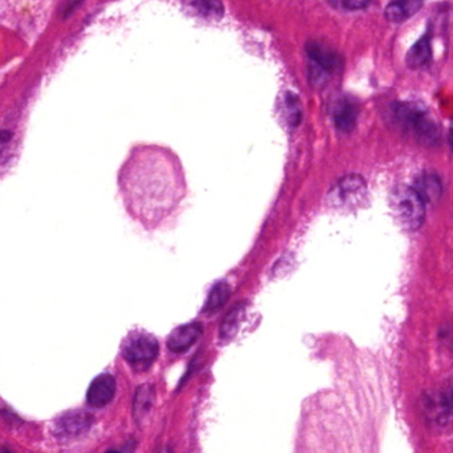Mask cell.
Returning <instances> with one entry per match:
<instances>
[{"label": "cell", "mask_w": 453, "mask_h": 453, "mask_svg": "<svg viewBox=\"0 0 453 453\" xmlns=\"http://www.w3.org/2000/svg\"><path fill=\"white\" fill-rule=\"evenodd\" d=\"M392 110L398 122L416 136L417 140L424 145L433 147L439 143L440 133L438 124L432 114L424 107L415 103H395Z\"/></svg>", "instance_id": "obj_1"}, {"label": "cell", "mask_w": 453, "mask_h": 453, "mask_svg": "<svg viewBox=\"0 0 453 453\" xmlns=\"http://www.w3.org/2000/svg\"><path fill=\"white\" fill-rule=\"evenodd\" d=\"M391 208L398 222L405 230H417L426 217V202L414 188L400 185L391 195Z\"/></svg>", "instance_id": "obj_2"}, {"label": "cell", "mask_w": 453, "mask_h": 453, "mask_svg": "<svg viewBox=\"0 0 453 453\" xmlns=\"http://www.w3.org/2000/svg\"><path fill=\"white\" fill-rule=\"evenodd\" d=\"M157 339L145 332L131 334L123 344L124 359L136 371H145L159 355Z\"/></svg>", "instance_id": "obj_3"}, {"label": "cell", "mask_w": 453, "mask_h": 453, "mask_svg": "<svg viewBox=\"0 0 453 453\" xmlns=\"http://www.w3.org/2000/svg\"><path fill=\"white\" fill-rule=\"evenodd\" d=\"M367 195V185L360 176L348 174L341 178L329 193V202L334 208H356Z\"/></svg>", "instance_id": "obj_4"}, {"label": "cell", "mask_w": 453, "mask_h": 453, "mask_svg": "<svg viewBox=\"0 0 453 453\" xmlns=\"http://www.w3.org/2000/svg\"><path fill=\"white\" fill-rule=\"evenodd\" d=\"M306 52L310 60V77L315 84L324 83L342 64L341 56L335 51L317 41L307 44Z\"/></svg>", "instance_id": "obj_5"}, {"label": "cell", "mask_w": 453, "mask_h": 453, "mask_svg": "<svg viewBox=\"0 0 453 453\" xmlns=\"http://www.w3.org/2000/svg\"><path fill=\"white\" fill-rule=\"evenodd\" d=\"M93 423V416L81 409L70 411L55 421L53 432L59 438H76L84 433Z\"/></svg>", "instance_id": "obj_6"}, {"label": "cell", "mask_w": 453, "mask_h": 453, "mask_svg": "<svg viewBox=\"0 0 453 453\" xmlns=\"http://www.w3.org/2000/svg\"><path fill=\"white\" fill-rule=\"evenodd\" d=\"M116 393V379L110 374H101L91 383L86 392L88 405L101 408L108 405Z\"/></svg>", "instance_id": "obj_7"}, {"label": "cell", "mask_w": 453, "mask_h": 453, "mask_svg": "<svg viewBox=\"0 0 453 453\" xmlns=\"http://www.w3.org/2000/svg\"><path fill=\"white\" fill-rule=\"evenodd\" d=\"M204 331L201 322H190L183 326L176 327L168 336L166 344L173 353H183L188 350L192 344L196 343L198 338Z\"/></svg>", "instance_id": "obj_8"}, {"label": "cell", "mask_w": 453, "mask_h": 453, "mask_svg": "<svg viewBox=\"0 0 453 453\" xmlns=\"http://www.w3.org/2000/svg\"><path fill=\"white\" fill-rule=\"evenodd\" d=\"M331 114L335 126L344 133L354 131L357 123V107L348 98H341L331 107Z\"/></svg>", "instance_id": "obj_9"}, {"label": "cell", "mask_w": 453, "mask_h": 453, "mask_svg": "<svg viewBox=\"0 0 453 453\" xmlns=\"http://www.w3.org/2000/svg\"><path fill=\"white\" fill-rule=\"evenodd\" d=\"M156 390L152 384L145 383L137 387L133 398V416L137 424H141L150 414L152 407L155 405Z\"/></svg>", "instance_id": "obj_10"}, {"label": "cell", "mask_w": 453, "mask_h": 453, "mask_svg": "<svg viewBox=\"0 0 453 453\" xmlns=\"http://www.w3.org/2000/svg\"><path fill=\"white\" fill-rule=\"evenodd\" d=\"M414 189L424 202H436L441 196L440 178L435 173H423L417 177Z\"/></svg>", "instance_id": "obj_11"}, {"label": "cell", "mask_w": 453, "mask_h": 453, "mask_svg": "<svg viewBox=\"0 0 453 453\" xmlns=\"http://www.w3.org/2000/svg\"><path fill=\"white\" fill-rule=\"evenodd\" d=\"M423 6L419 0H408V1H393L386 7V18L392 23H402L414 13H416Z\"/></svg>", "instance_id": "obj_12"}, {"label": "cell", "mask_w": 453, "mask_h": 453, "mask_svg": "<svg viewBox=\"0 0 453 453\" xmlns=\"http://www.w3.org/2000/svg\"><path fill=\"white\" fill-rule=\"evenodd\" d=\"M245 303H238L226 314L220 329V338L222 341H229L235 336L245 317Z\"/></svg>", "instance_id": "obj_13"}, {"label": "cell", "mask_w": 453, "mask_h": 453, "mask_svg": "<svg viewBox=\"0 0 453 453\" xmlns=\"http://www.w3.org/2000/svg\"><path fill=\"white\" fill-rule=\"evenodd\" d=\"M429 58H431V43H429L428 35H426L419 39L408 51L407 65L409 68H420L428 63Z\"/></svg>", "instance_id": "obj_14"}, {"label": "cell", "mask_w": 453, "mask_h": 453, "mask_svg": "<svg viewBox=\"0 0 453 453\" xmlns=\"http://www.w3.org/2000/svg\"><path fill=\"white\" fill-rule=\"evenodd\" d=\"M229 298H230V286L226 282L216 283L209 293L204 311L213 313L220 310L221 307L229 301Z\"/></svg>", "instance_id": "obj_15"}, {"label": "cell", "mask_w": 453, "mask_h": 453, "mask_svg": "<svg viewBox=\"0 0 453 453\" xmlns=\"http://www.w3.org/2000/svg\"><path fill=\"white\" fill-rule=\"evenodd\" d=\"M189 6L197 13L206 18H218L223 13V6L220 1H193Z\"/></svg>", "instance_id": "obj_16"}, {"label": "cell", "mask_w": 453, "mask_h": 453, "mask_svg": "<svg viewBox=\"0 0 453 453\" xmlns=\"http://www.w3.org/2000/svg\"><path fill=\"white\" fill-rule=\"evenodd\" d=\"M436 399H438L436 402L433 399H431L432 412H435L438 408H442L439 416H445L451 412L453 414V383L451 384V387H448L447 391L442 392L440 396Z\"/></svg>", "instance_id": "obj_17"}, {"label": "cell", "mask_w": 453, "mask_h": 453, "mask_svg": "<svg viewBox=\"0 0 453 453\" xmlns=\"http://www.w3.org/2000/svg\"><path fill=\"white\" fill-rule=\"evenodd\" d=\"M286 105L289 107V110H291V114L289 116L290 122L293 125H296L301 120V110H299V104H298V100L294 95H289L286 98Z\"/></svg>", "instance_id": "obj_18"}, {"label": "cell", "mask_w": 453, "mask_h": 453, "mask_svg": "<svg viewBox=\"0 0 453 453\" xmlns=\"http://www.w3.org/2000/svg\"><path fill=\"white\" fill-rule=\"evenodd\" d=\"M369 4V1H366V0H344L341 3V6L343 8H347L350 11H355V10H362L365 7H367Z\"/></svg>", "instance_id": "obj_19"}, {"label": "cell", "mask_w": 453, "mask_h": 453, "mask_svg": "<svg viewBox=\"0 0 453 453\" xmlns=\"http://www.w3.org/2000/svg\"><path fill=\"white\" fill-rule=\"evenodd\" d=\"M133 447H131V445H126L125 448H124L123 451H117V449H110V451H108V452L105 453H133Z\"/></svg>", "instance_id": "obj_20"}, {"label": "cell", "mask_w": 453, "mask_h": 453, "mask_svg": "<svg viewBox=\"0 0 453 453\" xmlns=\"http://www.w3.org/2000/svg\"><path fill=\"white\" fill-rule=\"evenodd\" d=\"M156 453H173L172 447H169V445H162V447H159V449H157V452Z\"/></svg>", "instance_id": "obj_21"}, {"label": "cell", "mask_w": 453, "mask_h": 453, "mask_svg": "<svg viewBox=\"0 0 453 453\" xmlns=\"http://www.w3.org/2000/svg\"><path fill=\"white\" fill-rule=\"evenodd\" d=\"M448 143L449 145L453 149V122L451 123V126H449V133H448Z\"/></svg>", "instance_id": "obj_22"}, {"label": "cell", "mask_w": 453, "mask_h": 453, "mask_svg": "<svg viewBox=\"0 0 453 453\" xmlns=\"http://www.w3.org/2000/svg\"><path fill=\"white\" fill-rule=\"evenodd\" d=\"M1 453H11V452H10V451H8L7 448H3V452Z\"/></svg>", "instance_id": "obj_23"}]
</instances>
